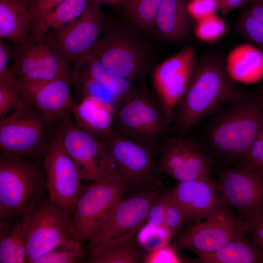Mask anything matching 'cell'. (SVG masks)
<instances>
[{"label":"cell","instance_id":"41","mask_svg":"<svg viewBox=\"0 0 263 263\" xmlns=\"http://www.w3.org/2000/svg\"><path fill=\"white\" fill-rule=\"evenodd\" d=\"M263 150V124L244 157L242 168L254 169Z\"/></svg>","mask_w":263,"mask_h":263},{"label":"cell","instance_id":"43","mask_svg":"<svg viewBox=\"0 0 263 263\" xmlns=\"http://www.w3.org/2000/svg\"><path fill=\"white\" fill-rule=\"evenodd\" d=\"M249 233L252 242L263 251V213L254 219Z\"/></svg>","mask_w":263,"mask_h":263},{"label":"cell","instance_id":"25","mask_svg":"<svg viewBox=\"0 0 263 263\" xmlns=\"http://www.w3.org/2000/svg\"><path fill=\"white\" fill-rule=\"evenodd\" d=\"M225 66L234 81L252 83L263 74V53L251 44H240L228 54Z\"/></svg>","mask_w":263,"mask_h":263},{"label":"cell","instance_id":"46","mask_svg":"<svg viewBox=\"0 0 263 263\" xmlns=\"http://www.w3.org/2000/svg\"><path fill=\"white\" fill-rule=\"evenodd\" d=\"M253 170H263V150Z\"/></svg>","mask_w":263,"mask_h":263},{"label":"cell","instance_id":"33","mask_svg":"<svg viewBox=\"0 0 263 263\" xmlns=\"http://www.w3.org/2000/svg\"><path fill=\"white\" fill-rule=\"evenodd\" d=\"M30 105L21 93L19 84L14 75L0 79V115L23 109Z\"/></svg>","mask_w":263,"mask_h":263},{"label":"cell","instance_id":"26","mask_svg":"<svg viewBox=\"0 0 263 263\" xmlns=\"http://www.w3.org/2000/svg\"><path fill=\"white\" fill-rule=\"evenodd\" d=\"M186 0H162L156 16L155 27L164 38L182 39L189 30V15Z\"/></svg>","mask_w":263,"mask_h":263},{"label":"cell","instance_id":"17","mask_svg":"<svg viewBox=\"0 0 263 263\" xmlns=\"http://www.w3.org/2000/svg\"><path fill=\"white\" fill-rule=\"evenodd\" d=\"M158 169L178 182L210 177L211 163L202 150L183 136L162 142L157 150Z\"/></svg>","mask_w":263,"mask_h":263},{"label":"cell","instance_id":"19","mask_svg":"<svg viewBox=\"0 0 263 263\" xmlns=\"http://www.w3.org/2000/svg\"><path fill=\"white\" fill-rule=\"evenodd\" d=\"M169 192L183 209L187 219L195 222L226 203L218 182L210 177L179 182Z\"/></svg>","mask_w":263,"mask_h":263},{"label":"cell","instance_id":"44","mask_svg":"<svg viewBox=\"0 0 263 263\" xmlns=\"http://www.w3.org/2000/svg\"><path fill=\"white\" fill-rule=\"evenodd\" d=\"M218 10L226 15L244 3V0H217Z\"/></svg>","mask_w":263,"mask_h":263},{"label":"cell","instance_id":"37","mask_svg":"<svg viewBox=\"0 0 263 263\" xmlns=\"http://www.w3.org/2000/svg\"><path fill=\"white\" fill-rule=\"evenodd\" d=\"M237 26L242 34L251 44L263 53V23L246 10L239 17Z\"/></svg>","mask_w":263,"mask_h":263},{"label":"cell","instance_id":"7","mask_svg":"<svg viewBox=\"0 0 263 263\" xmlns=\"http://www.w3.org/2000/svg\"><path fill=\"white\" fill-rule=\"evenodd\" d=\"M61 131L63 146L80 179L124 184L105 140L80 128L69 116L62 121Z\"/></svg>","mask_w":263,"mask_h":263},{"label":"cell","instance_id":"9","mask_svg":"<svg viewBox=\"0 0 263 263\" xmlns=\"http://www.w3.org/2000/svg\"><path fill=\"white\" fill-rule=\"evenodd\" d=\"M26 238V263L62 245L77 242L71 234L72 216L45 199L23 216Z\"/></svg>","mask_w":263,"mask_h":263},{"label":"cell","instance_id":"1","mask_svg":"<svg viewBox=\"0 0 263 263\" xmlns=\"http://www.w3.org/2000/svg\"><path fill=\"white\" fill-rule=\"evenodd\" d=\"M235 82L228 76L225 63L218 57L207 56L196 60L188 87L174 111L180 136L238 96Z\"/></svg>","mask_w":263,"mask_h":263},{"label":"cell","instance_id":"31","mask_svg":"<svg viewBox=\"0 0 263 263\" xmlns=\"http://www.w3.org/2000/svg\"><path fill=\"white\" fill-rule=\"evenodd\" d=\"M70 84L76 89L82 99L88 97L95 98L112 105L115 110L122 103L119 98L105 86L91 78L76 74L73 70Z\"/></svg>","mask_w":263,"mask_h":263},{"label":"cell","instance_id":"13","mask_svg":"<svg viewBox=\"0 0 263 263\" xmlns=\"http://www.w3.org/2000/svg\"><path fill=\"white\" fill-rule=\"evenodd\" d=\"M195 54L194 47H186L155 65L150 71L155 93L170 122L192 75Z\"/></svg>","mask_w":263,"mask_h":263},{"label":"cell","instance_id":"8","mask_svg":"<svg viewBox=\"0 0 263 263\" xmlns=\"http://www.w3.org/2000/svg\"><path fill=\"white\" fill-rule=\"evenodd\" d=\"M203 219L195 222L179 236L173 246L175 249L191 250L197 255L213 252L234 238L249 233L253 222V219H241L226 203L212 210Z\"/></svg>","mask_w":263,"mask_h":263},{"label":"cell","instance_id":"40","mask_svg":"<svg viewBox=\"0 0 263 263\" xmlns=\"http://www.w3.org/2000/svg\"><path fill=\"white\" fill-rule=\"evenodd\" d=\"M173 246L169 245L148 251L144 255L143 263H178L181 260Z\"/></svg>","mask_w":263,"mask_h":263},{"label":"cell","instance_id":"36","mask_svg":"<svg viewBox=\"0 0 263 263\" xmlns=\"http://www.w3.org/2000/svg\"><path fill=\"white\" fill-rule=\"evenodd\" d=\"M64 0H30L29 12L32 33H40L46 20Z\"/></svg>","mask_w":263,"mask_h":263},{"label":"cell","instance_id":"39","mask_svg":"<svg viewBox=\"0 0 263 263\" xmlns=\"http://www.w3.org/2000/svg\"><path fill=\"white\" fill-rule=\"evenodd\" d=\"M187 6L189 16L198 21L215 15L218 10L217 0H190Z\"/></svg>","mask_w":263,"mask_h":263},{"label":"cell","instance_id":"29","mask_svg":"<svg viewBox=\"0 0 263 263\" xmlns=\"http://www.w3.org/2000/svg\"><path fill=\"white\" fill-rule=\"evenodd\" d=\"M187 220L183 209L169 192L159 195L156 199L149 213L147 222L165 225L175 233Z\"/></svg>","mask_w":263,"mask_h":263},{"label":"cell","instance_id":"48","mask_svg":"<svg viewBox=\"0 0 263 263\" xmlns=\"http://www.w3.org/2000/svg\"><path fill=\"white\" fill-rule=\"evenodd\" d=\"M263 2V0H244V3H249L250 5Z\"/></svg>","mask_w":263,"mask_h":263},{"label":"cell","instance_id":"38","mask_svg":"<svg viewBox=\"0 0 263 263\" xmlns=\"http://www.w3.org/2000/svg\"><path fill=\"white\" fill-rule=\"evenodd\" d=\"M225 21L215 14L198 21L195 33L200 40L206 42L215 41L225 33Z\"/></svg>","mask_w":263,"mask_h":263},{"label":"cell","instance_id":"20","mask_svg":"<svg viewBox=\"0 0 263 263\" xmlns=\"http://www.w3.org/2000/svg\"><path fill=\"white\" fill-rule=\"evenodd\" d=\"M11 48L10 68L19 81L42 82L46 79V51L42 36L32 33L25 42Z\"/></svg>","mask_w":263,"mask_h":263},{"label":"cell","instance_id":"2","mask_svg":"<svg viewBox=\"0 0 263 263\" xmlns=\"http://www.w3.org/2000/svg\"><path fill=\"white\" fill-rule=\"evenodd\" d=\"M170 123L156 93L145 85L116 109L112 127L115 133L157 150Z\"/></svg>","mask_w":263,"mask_h":263},{"label":"cell","instance_id":"23","mask_svg":"<svg viewBox=\"0 0 263 263\" xmlns=\"http://www.w3.org/2000/svg\"><path fill=\"white\" fill-rule=\"evenodd\" d=\"M30 0H0V38L14 44L26 42L33 32Z\"/></svg>","mask_w":263,"mask_h":263},{"label":"cell","instance_id":"42","mask_svg":"<svg viewBox=\"0 0 263 263\" xmlns=\"http://www.w3.org/2000/svg\"><path fill=\"white\" fill-rule=\"evenodd\" d=\"M11 56V48L5 43L3 39L0 38V78L7 77L13 73L8 65Z\"/></svg>","mask_w":263,"mask_h":263},{"label":"cell","instance_id":"27","mask_svg":"<svg viewBox=\"0 0 263 263\" xmlns=\"http://www.w3.org/2000/svg\"><path fill=\"white\" fill-rule=\"evenodd\" d=\"M198 256L197 261L203 263H263V251L244 235L234 238L216 251Z\"/></svg>","mask_w":263,"mask_h":263},{"label":"cell","instance_id":"45","mask_svg":"<svg viewBox=\"0 0 263 263\" xmlns=\"http://www.w3.org/2000/svg\"><path fill=\"white\" fill-rule=\"evenodd\" d=\"M247 11L263 23V2L250 5Z\"/></svg>","mask_w":263,"mask_h":263},{"label":"cell","instance_id":"22","mask_svg":"<svg viewBox=\"0 0 263 263\" xmlns=\"http://www.w3.org/2000/svg\"><path fill=\"white\" fill-rule=\"evenodd\" d=\"M76 74L91 78L108 89L122 102L133 95L139 87L107 68L90 50L73 65Z\"/></svg>","mask_w":263,"mask_h":263},{"label":"cell","instance_id":"24","mask_svg":"<svg viewBox=\"0 0 263 263\" xmlns=\"http://www.w3.org/2000/svg\"><path fill=\"white\" fill-rule=\"evenodd\" d=\"M138 230L112 239L94 247L89 251L88 262L91 263H143L144 257L143 248L136 238Z\"/></svg>","mask_w":263,"mask_h":263},{"label":"cell","instance_id":"14","mask_svg":"<svg viewBox=\"0 0 263 263\" xmlns=\"http://www.w3.org/2000/svg\"><path fill=\"white\" fill-rule=\"evenodd\" d=\"M126 188L123 183L99 181L85 187L72 217L71 231L75 241L89 239L98 223L121 201Z\"/></svg>","mask_w":263,"mask_h":263},{"label":"cell","instance_id":"30","mask_svg":"<svg viewBox=\"0 0 263 263\" xmlns=\"http://www.w3.org/2000/svg\"><path fill=\"white\" fill-rule=\"evenodd\" d=\"M93 0H64L49 16L41 34L56 30L78 18Z\"/></svg>","mask_w":263,"mask_h":263},{"label":"cell","instance_id":"21","mask_svg":"<svg viewBox=\"0 0 263 263\" xmlns=\"http://www.w3.org/2000/svg\"><path fill=\"white\" fill-rule=\"evenodd\" d=\"M115 109L94 97L81 99L72 113L76 125L82 130L104 140L113 133V122Z\"/></svg>","mask_w":263,"mask_h":263},{"label":"cell","instance_id":"12","mask_svg":"<svg viewBox=\"0 0 263 263\" xmlns=\"http://www.w3.org/2000/svg\"><path fill=\"white\" fill-rule=\"evenodd\" d=\"M105 140L126 187L145 185L156 180L159 171L157 150L115 132Z\"/></svg>","mask_w":263,"mask_h":263},{"label":"cell","instance_id":"34","mask_svg":"<svg viewBox=\"0 0 263 263\" xmlns=\"http://www.w3.org/2000/svg\"><path fill=\"white\" fill-rule=\"evenodd\" d=\"M174 234L165 225L146 222L137 230L136 238L143 249L149 251L169 244Z\"/></svg>","mask_w":263,"mask_h":263},{"label":"cell","instance_id":"4","mask_svg":"<svg viewBox=\"0 0 263 263\" xmlns=\"http://www.w3.org/2000/svg\"><path fill=\"white\" fill-rule=\"evenodd\" d=\"M232 101L211 126L209 142L222 154L244 158L263 124V100L240 94Z\"/></svg>","mask_w":263,"mask_h":263},{"label":"cell","instance_id":"18","mask_svg":"<svg viewBox=\"0 0 263 263\" xmlns=\"http://www.w3.org/2000/svg\"><path fill=\"white\" fill-rule=\"evenodd\" d=\"M19 82L26 101L52 122H61L68 118L77 104L70 92V77Z\"/></svg>","mask_w":263,"mask_h":263},{"label":"cell","instance_id":"6","mask_svg":"<svg viewBox=\"0 0 263 263\" xmlns=\"http://www.w3.org/2000/svg\"><path fill=\"white\" fill-rule=\"evenodd\" d=\"M91 51L112 72L139 87L146 85V77L152 69L150 52L124 29L108 25Z\"/></svg>","mask_w":263,"mask_h":263},{"label":"cell","instance_id":"47","mask_svg":"<svg viewBox=\"0 0 263 263\" xmlns=\"http://www.w3.org/2000/svg\"><path fill=\"white\" fill-rule=\"evenodd\" d=\"M102 2H106V3H122L125 0H96Z\"/></svg>","mask_w":263,"mask_h":263},{"label":"cell","instance_id":"16","mask_svg":"<svg viewBox=\"0 0 263 263\" xmlns=\"http://www.w3.org/2000/svg\"><path fill=\"white\" fill-rule=\"evenodd\" d=\"M218 184L225 202L238 211L241 219L252 220L263 213V170L225 169Z\"/></svg>","mask_w":263,"mask_h":263},{"label":"cell","instance_id":"28","mask_svg":"<svg viewBox=\"0 0 263 263\" xmlns=\"http://www.w3.org/2000/svg\"><path fill=\"white\" fill-rule=\"evenodd\" d=\"M0 263H26V238L22 217L0 228Z\"/></svg>","mask_w":263,"mask_h":263},{"label":"cell","instance_id":"3","mask_svg":"<svg viewBox=\"0 0 263 263\" xmlns=\"http://www.w3.org/2000/svg\"><path fill=\"white\" fill-rule=\"evenodd\" d=\"M61 125L30 105L13 112L0 120V152L38 160L44 157Z\"/></svg>","mask_w":263,"mask_h":263},{"label":"cell","instance_id":"11","mask_svg":"<svg viewBox=\"0 0 263 263\" xmlns=\"http://www.w3.org/2000/svg\"><path fill=\"white\" fill-rule=\"evenodd\" d=\"M159 195L147 189L118 202L93 231L87 246L89 251L112 239L138 230L146 222L150 208Z\"/></svg>","mask_w":263,"mask_h":263},{"label":"cell","instance_id":"15","mask_svg":"<svg viewBox=\"0 0 263 263\" xmlns=\"http://www.w3.org/2000/svg\"><path fill=\"white\" fill-rule=\"evenodd\" d=\"M101 3L93 0L76 19L50 34L68 64L73 65L90 50L107 28Z\"/></svg>","mask_w":263,"mask_h":263},{"label":"cell","instance_id":"10","mask_svg":"<svg viewBox=\"0 0 263 263\" xmlns=\"http://www.w3.org/2000/svg\"><path fill=\"white\" fill-rule=\"evenodd\" d=\"M43 167L49 200L72 216L85 187L80 184L77 170L63 146L61 128L45 154Z\"/></svg>","mask_w":263,"mask_h":263},{"label":"cell","instance_id":"49","mask_svg":"<svg viewBox=\"0 0 263 263\" xmlns=\"http://www.w3.org/2000/svg\"><path fill=\"white\" fill-rule=\"evenodd\" d=\"M262 98V99L263 100V96L262 97H261Z\"/></svg>","mask_w":263,"mask_h":263},{"label":"cell","instance_id":"5","mask_svg":"<svg viewBox=\"0 0 263 263\" xmlns=\"http://www.w3.org/2000/svg\"><path fill=\"white\" fill-rule=\"evenodd\" d=\"M45 177L35 161L0 152V205L23 216L46 199Z\"/></svg>","mask_w":263,"mask_h":263},{"label":"cell","instance_id":"35","mask_svg":"<svg viewBox=\"0 0 263 263\" xmlns=\"http://www.w3.org/2000/svg\"><path fill=\"white\" fill-rule=\"evenodd\" d=\"M82 242L57 246L42 254L33 263H73L84 254Z\"/></svg>","mask_w":263,"mask_h":263},{"label":"cell","instance_id":"32","mask_svg":"<svg viewBox=\"0 0 263 263\" xmlns=\"http://www.w3.org/2000/svg\"><path fill=\"white\" fill-rule=\"evenodd\" d=\"M162 0H125L122 3L127 14L140 27L150 30L155 27Z\"/></svg>","mask_w":263,"mask_h":263}]
</instances>
